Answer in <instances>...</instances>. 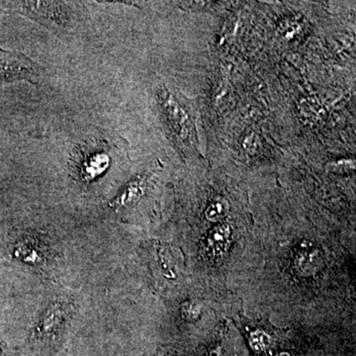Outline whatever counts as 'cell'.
<instances>
[{"instance_id": "cell-1", "label": "cell", "mask_w": 356, "mask_h": 356, "mask_svg": "<svg viewBox=\"0 0 356 356\" xmlns=\"http://www.w3.org/2000/svg\"><path fill=\"white\" fill-rule=\"evenodd\" d=\"M0 8L33 20L57 34L73 32L81 23L82 8L68 1H2Z\"/></svg>"}, {"instance_id": "cell-2", "label": "cell", "mask_w": 356, "mask_h": 356, "mask_svg": "<svg viewBox=\"0 0 356 356\" xmlns=\"http://www.w3.org/2000/svg\"><path fill=\"white\" fill-rule=\"evenodd\" d=\"M157 98L160 111L173 137L180 144H188L192 135V124L186 107L177 94L166 86L157 88Z\"/></svg>"}, {"instance_id": "cell-3", "label": "cell", "mask_w": 356, "mask_h": 356, "mask_svg": "<svg viewBox=\"0 0 356 356\" xmlns=\"http://www.w3.org/2000/svg\"><path fill=\"white\" fill-rule=\"evenodd\" d=\"M43 68L24 53L0 49V84L28 81L36 84Z\"/></svg>"}, {"instance_id": "cell-4", "label": "cell", "mask_w": 356, "mask_h": 356, "mask_svg": "<svg viewBox=\"0 0 356 356\" xmlns=\"http://www.w3.org/2000/svg\"><path fill=\"white\" fill-rule=\"evenodd\" d=\"M75 155H79V177L86 182L101 177L111 164V149L105 141L88 142Z\"/></svg>"}, {"instance_id": "cell-5", "label": "cell", "mask_w": 356, "mask_h": 356, "mask_svg": "<svg viewBox=\"0 0 356 356\" xmlns=\"http://www.w3.org/2000/svg\"><path fill=\"white\" fill-rule=\"evenodd\" d=\"M296 271L302 276H311L319 272L324 266V255L319 249L303 246L294 258Z\"/></svg>"}, {"instance_id": "cell-6", "label": "cell", "mask_w": 356, "mask_h": 356, "mask_svg": "<svg viewBox=\"0 0 356 356\" xmlns=\"http://www.w3.org/2000/svg\"><path fill=\"white\" fill-rule=\"evenodd\" d=\"M144 189V180L142 177H138L132 180L119 195L112 200L110 206L114 210L133 206L141 199Z\"/></svg>"}, {"instance_id": "cell-7", "label": "cell", "mask_w": 356, "mask_h": 356, "mask_svg": "<svg viewBox=\"0 0 356 356\" xmlns=\"http://www.w3.org/2000/svg\"><path fill=\"white\" fill-rule=\"evenodd\" d=\"M231 237L230 226L227 224H220L214 228L207 240V248L212 255H220L228 248Z\"/></svg>"}, {"instance_id": "cell-8", "label": "cell", "mask_w": 356, "mask_h": 356, "mask_svg": "<svg viewBox=\"0 0 356 356\" xmlns=\"http://www.w3.org/2000/svg\"><path fill=\"white\" fill-rule=\"evenodd\" d=\"M62 317H64V311H62V307H60L59 305H53L42 317L41 322L38 327V333L41 335H50L59 327Z\"/></svg>"}, {"instance_id": "cell-9", "label": "cell", "mask_w": 356, "mask_h": 356, "mask_svg": "<svg viewBox=\"0 0 356 356\" xmlns=\"http://www.w3.org/2000/svg\"><path fill=\"white\" fill-rule=\"evenodd\" d=\"M229 211H230V205L227 199L222 197H216L207 207L205 217L210 222H220L227 217Z\"/></svg>"}, {"instance_id": "cell-10", "label": "cell", "mask_w": 356, "mask_h": 356, "mask_svg": "<svg viewBox=\"0 0 356 356\" xmlns=\"http://www.w3.org/2000/svg\"><path fill=\"white\" fill-rule=\"evenodd\" d=\"M326 168L329 173H337V175L353 173L355 169V160L351 159L335 160V162H329Z\"/></svg>"}, {"instance_id": "cell-11", "label": "cell", "mask_w": 356, "mask_h": 356, "mask_svg": "<svg viewBox=\"0 0 356 356\" xmlns=\"http://www.w3.org/2000/svg\"><path fill=\"white\" fill-rule=\"evenodd\" d=\"M251 346L253 347V351L257 353H262L266 351L270 346V337L267 333L262 331H257L251 335Z\"/></svg>"}, {"instance_id": "cell-12", "label": "cell", "mask_w": 356, "mask_h": 356, "mask_svg": "<svg viewBox=\"0 0 356 356\" xmlns=\"http://www.w3.org/2000/svg\"><path fill=\"white\" fill-rule=\"evenodd\" d=\"M200 316V307L195 303H186L182 307V317L187 320H195Z\"/></svg>"}, {"instance_id": "cell-13", "label": "cell", "mask_w": 356, "mask_h": 356, "mask_svg": "<svg viewBox=\"0 0 356 356\" xmlns=\"http://www.w3.org/2000/svg\"><path fill=\"white\" fill-rule=\"evenodd\" d=\"M276 356H291V355L287 353H279V355H277Z\"/></svg>"}, {"instance_id": "cell-14", "label": "cell", "mask_w": 356, "mask_h": 356, "mask_svg": "<svg viewBox=\"0 0 356 356\" xmlns=\"http://www.w3.org/2000/svg\"><path fill=\"white\" fill-rule=\"evenodd\" d=\"M0 356H1V351H0Z\"/></svg>"}]
</instances>
